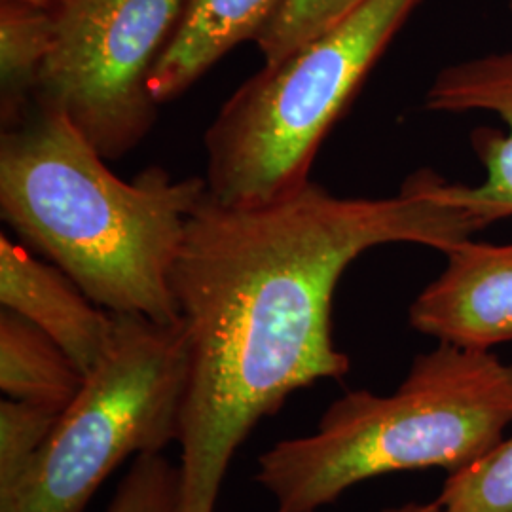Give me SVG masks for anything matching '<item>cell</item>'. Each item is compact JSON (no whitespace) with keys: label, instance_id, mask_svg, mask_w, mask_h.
<instances>
[{"label":"cell","instance_id":"13","mask_svg":"<svg viewBox=\"0 0 512 512\" xmlns=\"http://www.w3.org/2000/svg\"><path fill=\"white\" fill-rule=\"evenodd\" d=\"M437 503L448 512H512V435L446 476Z\"/></svg>","mask_w":512,"mask_h":512},{"label":"cell","instance_id":"9","mask_svg":"<svg viewBox=\"0 0 512 512\" xmlns=\"http://www.w3.org/2000/svg\"><path fill=\"white\" fill-rule=\"evenodd\" d=\"M0 304L52 336L88 374L107 353L114 317L59 266L0 238Z\"/></svg>","mask_w":512,"mask_h":512},{"label":"cell","instance_id":"15","mask_svg":"<svg viewBox=\"0 0 512 512\" xmlns=\"http://www.w3.org/2000/svg\"><path fill=\"white\" fill-rule=\"evenodd\" d=\"M59 414L14 399L0 403V499L12 494L29 471Z\"/></svg>","mask_w":512,"mask_h":512},{"label":"cell","instance_id":"12","mask_svg":"<svg viewBox=\"0 0 512 512\" xmlns=\"http://www.w3.org/2000/svg\"><path fill=\"white\" fill-rule=\"evenodd\" d=\"M52 12L0 0V114L2 129L31 114L38 80L54 48Z\"/></svg>","mask_w":512,"mask_h":512},{"label":"cell","instance_id":"19","mask_svg":"<svg viewBox=\"0 0 512 512\" xmlns=\"http://www.w3.org/2000/svg\"><path fill=\"white\" fill-rule=\"evenodd\" d=\"M509 10H511V14H512V0H509Z\"/></svg>","mask_w":512,"mask_h":512},{"label":"cell","instance_id":"17","mask_svg":"<svg viewBox=\"0 0 512 512\" xmlns=\"http://www.w3.org/2000/svg\"><path fill=\"white\" fill-rule=\"evenodd\" d=\"M4 2H19V4H27V6H33V8H40V10L57 14L59 10H63L73 0H4Z\"/></svg>","mask_w":512,"mask_h":512},{"label":"cell","instance_id":"3","mask_svg":"<svg viewBox=\"0 0 512 512\" xmlns=\"http://www.w3.org/2000/svg\"><path fill=\"white\" fill-rule=\"evenodd\" d=\"M511 423L512 363L439 342L391 395L349 391L313 435L279 440L258 458L255 478L274 497V512H317L374 476L452 475L488 454Z\"/></svg>","mask_w":512,"mask_h":512},{"label":"cell","instance_id":"1","mask_svg":"<svg viewBox=\"0 0 512 512\" xmlns=\"http://www.w3.org/2000/svg\"><path fill=\"white\" fill-rule=\"evenodd\" d=\"M486 226L458 200V183L431 169L389 198H338L313 181L251 205L207 192L171 272L188 346L175 512H215L258 421L298 389L348 374L330 315L355 258L387 243L444 255Z\"/></svg>","mask_w":512,"mask_h":512},{"label":"cell","instance_id":"6","mask_svg":"<svg viewBox=\"0 0 512 512\" xmlns=\"http://www.w3.org/2000/svg\"><path fill=\"white\" fill-rule=\"evenodd\" d=\"M188 0H73L55 16L35 107L63 112L109 162L139 147L158 118L148 78Z\"/></svg>","mask_w":512,"mask_h":512},{"label":"cell","instance_id":"7","mask_svg":"<svg viewBox=\"0 0 512 512\" xmlns=\"http://www.w3.org/2000/svg\"><path fill=\"white\" fill-rule=\"evenodd\" d=\"M412 302V329L444 344L492 351L512 342V243L465 239Z\"/></svg>","mask_w":512,"mask_h":512},{"label":"cell","instance_id":"4","mask_svg":"<svg viewBox=\"0 0 512 512\" xmlns=\"http://www.w3.org/2000/svg\"><path fill=\"white\" fill-rule=\"evenodd\" d=\"M421 0H363L287 59L262 65L205 131V184L228 205L310 183L323 139Z\"/></svg>","mask_w":512,"mask_h":512},{"label":"cell","instance_id":"11","mask_svg":"<svg viewBox=\"0 0 512 512\" xmlns=\"http://www.w3.org/2000/svg\"><path fill=\"white\" fill-rule=\"evenodd\" d=\"M86 374L67 351L16 311H0V389L8 399L63 412Z\"/></svg>","mask_w":512,"mask_h":512},{"label":"cell","instance_id":"2","mask_svg":"<svg viewBox=\"0 0 512 512\" xmlns=\"http://www.w3.org/2000/svg\"><path fill=\"white\" fill-rule=\"evenodd\" d=\"M59 110L35 107L0 137V215L110 313L177 323L171 272L203 177L152 165L131 183Z\"/></svg>","mask_w":512,"mask_h":512},{"label":"cell","instance_id":"8","mask_svg":"<svg viewBox=\"0 0 512 512\" xmlns=\"http://www.w3.org/2000/svg\"><path fill=\"white\" fill-rule=\"evenodd\" d=\"M425 107L444 114L490 112L503 122V131L473 133L486 177L476 186L458 184V196L488 226L512 217V48L444 67L425 93Z\"/></svg>","mask_w":512,"mask_h":512},{"label":"cell","instance_id":"16","mask_svg":"<svg viewBox=\"0 0 512 512\" xmlns=\"http://www.w3.org/2000/svg\"><path fill=\"white\" fill-rule=\"evenodd\" d=\"M179 465L164 454H141L116 488L107 512H175Z\"/></svg>","mask_w":512,"mask_h":512},{"label":"cell","instance_id":"5","mask_svg":"<svg viewBox=\"0 0 512 512\" xmlns=\"http://www.w3.org/2000/svg\"><path fill=\"white\" fill-rule=\"evenodd\" d=\"M103 359L86 374L37 459L0 512H84L129 456L162 454L181 437L188 346L183 319L112 313Z\"/></svg>","mask_w":512,"mask_h":512},{"label":"cell","instance_id":"10","mask_svg":"<svg viewBox=\"0 0 512 512\" xmlns=\"http://www.w3.org/2000/svg\"><path fill=\"white\" fill-rule=\"evenodd\" d=\"M283 0H188L183 18L154 65L148 90L158 105L188 92L236 46L256 40Z\"/></svg>","mask_w":512,"mask_h":512},{"label":"cell","instance_id":"14","mask_svg":"<svg viewBox=\"0 0 512 512\" xmlns=\"http://www.w3.org/2000/svg\"><path fill=\"white\" fill-rule=\"evenodd\" d=\"M363 0H283L256 37L264 65H275L325 33Z\"/></svg>","mask_w":512,"mask_h":512},{"label":"cell","instance_id":"18","mask_svg":"<svg viewBox=\"0 0 512 512\" xmlns=\"http://www.w3.org/2000/svg\"><path fill=\"white\" fill-rule=\"evenodd\" d=\"M382 512H448L446 509H442L439 503H427V505H421V503H406L401 507H393V509H385Z\"/></svg>","mask_w":512,"mask_h":512}]
</instances>
